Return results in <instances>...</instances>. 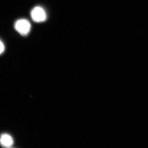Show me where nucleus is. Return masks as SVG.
<instances>
[{"mask_svg": "<svg viewBox=\"0 0 148 148\" xmlns=\"http://www.w3.org/2000/svg\"><path fill=\"white\" fill-rule=\"evenodd\" d=\"M5 50V46L2 42L0 40V54H2Z\"/></svg>", "mask_w": 148, "mask_h": 148, "instance_id": "20e7f679", "label": "nucleus"}, {"mask_svg": "<svg viewBox=\"0 0 148 148\" xmlns=\"http://www.w3.org/2000/svg\"><path fill=\"white\" fill-rule=\"evenodd\" d=\"M14 28L19 34L22 36H26L30 32L31 25L27 19H20L15 22Z\"/></svg>", "mask_w": 148, "mask_h": 148, "instance_id": "f257e3e1", "label": "nucleus"}, {"mask_svg": "<svg viewBox=\"0 0 148 148\" xmlns=\"http://www.w3.org/2000/svg\"><path fill=\"white\" fill-rule=\"evenodd\" d=\"M13 138L9 134L4 133L0 137V144L4 147L9 148L13 145Z\"/></svg>", "mask_w": 148, "mask_h": 148, "instance_id": "7ed1b4c3", "label": "nucleus"}, {"mask_svg": "<svg viewBox=\"0 0 148 148\" xmlns=\"http://www.w3.org/2000/svg\"><path fill=\"white\" fill-rule=\"evenodd\" d=\"M31 17L35 22H42L45 21L47 18L46 13L44 10L38 6L32 10L31 13Z\"/></svg>", "mask_w": 148, "mask_h": 148, "instance_id": "f03ea898", "label": "nucleus"}]
</instances>
